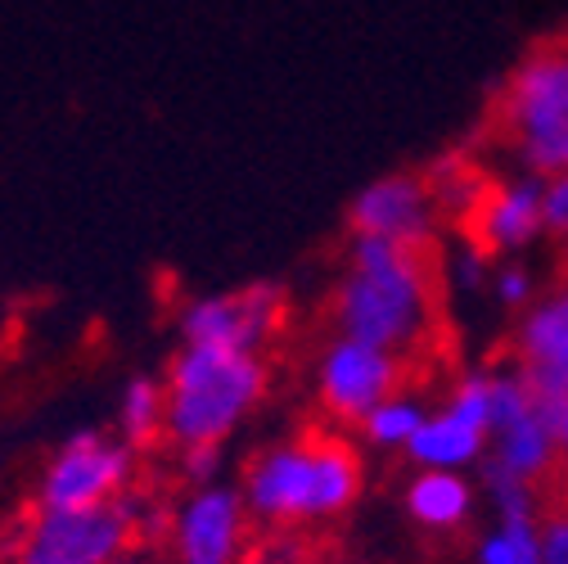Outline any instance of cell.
Returning <instances> with one entry per match:
<instances>
[{
  "mask_svg": "<svg viewBox=\"0 0 568 564\" xmlns=\"http://www.w3.org/2000/svg\"><path fill=\"white\" fill-rule=\"evenodd\" d=\"M447 321V258L434 240H366L352 235L347 271L334 285V325L338 334L393 348L415 357L438 343Z\"/></svg>",
  "mask_w": 568,
  "mask_h": 564,
  "instance_id": "obj_1",
  "label": "cell"
},
{
  "mask_svg": "<svg viewBox=\"0 0 568 564\" xmlns=\"http://www.w3.org/2000/svg\"><path fill=\"white\" fill-rule=\"evenodd\" d=\"M362 456L338 434H312L262 447L244 470V506L257 524L338 520L362 497Z\"/></svg>",
  "mask_w": 568,
  "mask_h": 564,
  "instance_id": "obj_2",
  "label": "cell"
},
{
  "mask_svg": "<svg viewBox=\"0 0 568 564\" xmlns=\"http://www.w3.org/2000/svg\"><path fill=\"white\" fill-rule=\"evenodd\" d=\"M168 425L163 434L185 447H222L266 393L262 352L222 343H181L168 362Z\"/></svg>",
  "mask_w": 568,
  "mask_h": 564,
  "instance_id": "obj_3",
  "label": "cell"
},
{
  "mask_svg": "<svg viewBox=\"0 0 568 564\" xmlns=\"http://www.w3.org/2000/svg\"><path fill=\"white\" fill-rule=\"evenodd\" d=\"M564 127H568V37L555 32L537 41L510 68V78L491 91L483 140L515 150L528 163Z\"/></svg>",
  "mask_w": 568,
  "mask_h": 564,
  "instance_id": "obj_4",
  "label": "cell"
},
{
  "mask_svg": "<svg viewBox=\"0 0 568 564\" xmlns=\"http://www.w3.org/2000/svg\"><path fill=\"white\" fill-rule=\"evenodd\" d=\"M135 447L122 434L104 430H78L63 439L54 456L41 470L37 483V506L41 511H100L113 506L131 487Z\"/></svg>",
  "mask_w": 568,
  "mask_h": 564,
  "instance_id": "obj_5",
  "label": "cell"
},
{
  "mask_svg": "<svg viewBox=\"0 0 568 564\" xmlns=\"http://www.w3.org/2000/svg\"><path fill=\"white\" fill-rule=\"evenodd\" d=\"M415 389L410 384V357L352 334H334L316 357V397L325 415L343 425H362V420L384 406L388 397Z\"/></svg>",
  "mask_w": 568,
  "mask_h": 564,
  "instance_id": "obj_6",
  "label": "cell"
},
{
  "mask_svg": "<svg viewBox=\"0 0 568 564\" xmlns=\"http://www.w3.org/2000/svg\"><path fill=\"white\" fill-rule=\"evenodd\" d=\"M501 352L510 357V380L555 434L568 411V290L550 285V299L524 312Z\"/></svg>",
  "mask_w": 568,
  "mask_h": 564,
  "instance_id": "obj_7",
  "label": "cell"
},
{
  "mask_svg": "<svg viewBox=\"0 0 568 564\" xmlns=\"http://www.w3.org/2000/svg\"><path fill=\"white\" fill-rule=\"evenodd\" d=\"M284 325V290L271 280L244 290H222V294H194L176 312L181 343H222V348H244L262 352Z\"/></svg>",
  "mask_w": 568,
  "mask_h": 564,
  "instance_id": "obj_8",
  "label": "cell"
},
{
  "mask_svg": "<svg viewBox=\"0 0 568 564\" xmlns=\"http://www.w3.org/2000/svg\"><path fill=\"white\" fill-rule=\"evenodd\" d=\"M131 520L118 506L100 511H37L14 564H109L131 546Z\"/></svg>",
  "mask_w": 568,
  "mask_h": 564,
  "instance_id": "obj_9",
  "label": "cell"
},
{
  "mask_svg": "<svg viewBox=\"0 0 568 564\" xmlns=\"http://www.w3.org/2000/svg\"><path fill=\"white\" fill-rule=\"evenodd\" d=\"M491 443V380L460 375L438 411H429L424 430L410 439L406 456L419 470H460L483 456Z\"/></svg>",
  "mask_w": 568,
  "mask_h": 564,
  "instance_id": "obj_10",
  "label": "cell"
},
{
  "mask_svg": "<svg viewBox=\"0 0 568 564\" xmlns=\"http://www.w3.org/2000/svg\"><path fill=\"white\" fill-rule=\"evenodd\" d=\"M248 520L253 515L244 506V492L231 483H207L185 492L168 528L176 564H240Z\"/></svg>",
  "mask_w": 568,
  "mask_h": 564,
  "instance_id": "obj_11",
  "label": "cell"
},
{
  "mask_svg": "<svg viewBox=\"0 0 568 564\" xmlns=\"http://www.w3.org/2000/svg\"><path fill=\"white\" fill-rule=\"evenodd\" d=\"M438 194L429 185V172H388L352 194L347 203V231L366 240H434L438 231Z\"/></svg>",
  "mask_w": 568,
  "mask_h": 564,
  "instance_id": "obj_12",
  "label": "cell"
},
{
  "mask_svg": "<svg viewBox=\"0 0 568 564\" xmlns=\"http://www.w3.org/2000/svg\"><path fill=\"white\" fill-rule=\"evenodd\" d=\"M406 515L429 533H456L469 524L474 492L456 470H419L406 483Z\"/></svg>",
  "mask_w": 568,
  "mask_h": 564,
  "instance_id": "obj_13",
  "label": "cell"
},
{
  "mask_svg": "<svg viewBox=\"0 0 568 564\" xmlns=\"http://www.w3.org/2000/svg\"><path fill=\"white\" fill-rule=\"evenodd\" d=\"M113 425H118V434H122L131 447L150 443V439L168 425V389H163V380H154V375H131V380L122 384V393H118Z\"/></svg>",
  "mask_w": 568,
  "mask_h": 564,
  "instance_id": "obj_14",
  "label": "cell"
},
{
  "mask_svg": "<svg viewBox=\"0 0 568 564\" xmlns=\"http://www.w3.org/2000/svg\"><path fill=\"white\" fill-rule=\"evenodd\" d=\"M424 420H429V411H424V397H419V389H406V393H397V397H388L384 406H375L366 420H362V439L371 443V447H388V452H406L410 447V439L424 430Z\"/></svg>",
  "mask_w": 568,
  "mask_h": 564,
  "instance_id": "obj_15",
  "label": "cell"
},
{
  "mask_svg": "<svg viewBox=\"0 0 568 564\" xmlns=\"http://www.w3.org/2000/svg\"><path fill=\"white\" fill-rule=\"evenodd\" d=\"M222 465H226L222 447H185V456H181V470H185V479H190L194 487L222 483Z\"/></svg>",
  "mask_w": 568,
  "mask_h": 564,
  "instance_id": "obj_16",
  "label": "cell"
},
{
  "mask_svg": "<svg viewBox=\"0 0 568 564\" xmlns=\"http://www.w3.org/2000/svg\"><path fill=\"white\" fill-rule=\"evenodd\" d=\"M109 564H154V555H145V551H135V546H126L122 555H113Z\"/></svg>",
  "mask_w": 568,
  "mask_h": 564,
  "instance_id": "obj_17",
  "label": "cell"
},
{
  "mask_svg": "<svg viewBox=\"0 0 568 564\" xmlns=\"http://www.w3.org/2000/svg\"><path fill=\"white\" fill-rule=\"evenodd\" d=\"M550 439H555V447H559V452L568 456V411H564V420L555 425V434H550Z\"/></svg>",
  "mask_w": 568,
  "mask_h": 564,
  "instance_id": "obj_18",
  "label": "cell"
}]
</instances>
